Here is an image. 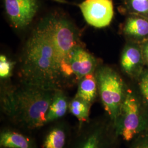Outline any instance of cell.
I'll return each instance as SVG.
<instances>
[{"instance_id": "1", "label": "cell", "mask_w": 148, "mask_h": 148, "mask_svg": "<svg viewBox=\"0 0 148 148\" xmlns=\"http://www.w3.org/2000/svg\"><path fill=\"white\" fill-rule=\"evenodd\" d=\"M56 90L21 81L1 87V112L14 127L24 132L39 130L47 126V114Z\"/></svg>"}, {"instance_id": "2", "label": "cell", "mask_w": 148, "mask_h": 148, "mask_svg": "<svg viewBox=\"0 0 148 148\" xmlns=\"http://www.w3.org/2000/svg\"><path fill=\"white\" fill-rule=\"evenodd\" d=\"M21 81L53 90L65 86L58 56L47 32L39 23L24 48Z\"/></svg>"}, {"instance_id": "3", "label": "cell", "mask_w": 148, "mask_h": 148, "mask_svg": "<svg viewBox=\"0 0 148 148\" xmlns=\"http://www.w3.org/2000/svg\"><path fill=\"white\" fill-rule=\"evenodd\" d=\"M119 139L108 116L99 117L77 123L69 148H118Z\"/></svg>"}, {"instance_id": "4", "label": "cell", "mask_w": 148, "mask_h": 148, "mask_svg": "<svg viewBox=\"0 0 148 148\" xmlns=\"http://www.w3.org/2000/svg\"><path fill=\"white\" fill-rule=\"evenodd\" d=\"M40 24L49 34L57 51L65 88L67 59L74 48L81 46L77 31L70 21L58 12L50 13Z\"/></svg>"}, {"instance_id": "5", "label": "cell", "mask_w": 148, "mask_h": 148, "mask_svg": "<svg viewBox=\"0 0 148 148\" xmlns=\"http://www.w3.org/2000/svg\"><path fill=\"white\" fill-rule=\"evenodd\" d=\"M95 75L104 109L115 128L126 95L123 83L119 75L109 68L99 69Z\"/></svg>"}, {"instance_id": "6", "label": "cell", "mask_w": 148, "mask_h": 148, "mask_svg": "<svg viewBox=\"0 0 148 148\" xmlns=\"http://www.w3.org/2000/svg\"><path fill=\"white\" fill-rule=\"evenodd\" d=\"M115 129L119 138L126 142L148 131V114L131 92L126 93Z\"/></svg>"}, {"instance_id": "7", "label": "cell", "mask_w": 148, "mask_h": 148, "mask_svg": "<svg viewBox=\"0 0 148 148\" xmlns=\"http://www.w3.org/2000/svg\"><path fill=\"white\" fill-rule=\"evenodd\" d=\"M66 63L65 80L67 87L78 84L86 75L94 73L96 66L95 58L81 46L71 51Z\"/></svg>"}, {"instance_id": "8", "label": "cell", "mask_w": 148, "mask_h": 148, "mask_svg": "<svg viewBox=\"0 0 148 148\" xmlns=\"http://www.w3.org/2000/svg\"><path fill=\"white\" fill-rule=\"evenodd\" d=\"M7 17L16 29L28 26L40 8L38 0H2Z\"/></svg>"}, {"instance_id": "9", "label": "cell", "mask_w": 148, "mask_h": 148, "mask_svg": "<svg viewBox=\"0 0 148 148\" xmlns=\"http://www.w3.org/2000/svg\"><path fill=\"white\" fill-rule=\"evenodd\" d=\"M86 22L93 27L108 26L113 18L112 0H84L77 5Z\"/></svg>"}, {"instance_id": "10", "label": "cell", "mask_w": 148, "mask_h": 148, "mask_svg": "<svg viewBox=\"0 0 148 148\" xmlns=\"http://www.w3.org/2000/svg\"><path fill=\"white\" fill-rule=\"evenodd\" d=\"M48 125L42 138L41 148H69L74 131L69 122L63 119Z\"/></svg>"}, {"instance_id": "11", "label": "cell", "mask_w": 148, "mask_h": 148, "mask_svg": "<svg viewBox=\"0 0 148 148\" xmlns=\"http://www.w3.org/2000/svg\"><path fill=\"white\" fill-rule=\"evenodd\" d=\"M16 127L2 128L0 131V148H38L34 138Z\"/></svg>"}, {"instance_id": "12", "label": "cell", "mask_w": 148, "mask_h": 148, "mask_svg": "<svg viewBox=\"0 0 148 148\" xmlns=\"http://www.w3.org/2000/svg\"><path fill=\"white\" fill-rule=\"evenodd\" d=\"M70 101L64 90L56 91L47 114V125L63 119L69 111Z\"/></svg>"}, {"instance_id": "13", "label": "cell", "mask_w": 148, "mask_h": 148, "mask_svg": "<svg viewBox=\"0 0 148 148\" xmlns=\"http://www.w3.org/2000/svg\"><path fill=\"white\" fill-rule=\"evenodd\" d=\"M77 91L75 96L92 105L95 101L98 85L95 74H87L80 79L77 84Z\"/></svg>"}, {"instance_id": "14", "label": "cell", "mask_w": 148, "mask_h": 148, "mask_svg": "<svg viewBox=\"0 0 148 148\" xmlns=\"http://www.w3.org/2000/svg\"><path fill=\"white\" fill-rule=\"evenodd\" d=\"M91 106L87 102L75 96L70 100L69 111L76 118L79 123H83L89 121Z\"/></svg>"}, {"instance_id": "15", "label": "cell", "mask_w": 148, "mask_h": 148, "mask_svg": "<svg viewBox=\"0 0 148 148\" xmlns=\"http://www.w3.org/2000/svg\"><path fill=\"white\" fill-rule=\"evenodd\" d=\"M140 60L141 54L139 49L133 47H128L122 54V68L127 74H131L139 64Z\"/></svg>"}, {"instance_id": "16", "label": "cell", "mask_w": 148, "mask_h": 148, "mask_svg": "<svg viewBox=\"0 0 148 148\" xmlns=\"http://www.w3.org/2000/svg\"><path fill=\"white\" fill-rule=\"evenodd\" d=\"M126 35L144 37L148 35V21L144 19L139 18H129L124 27Z\"/></svg>"}, {"instance_id": "17", "label": "cell", "mask_w": 148, "mask_h": 148, "mask_svg": "<svg viewBox=\"0 0 148 148\" xmlns=\"http://www.w3.org/2000/svg\"><path fill=\"white\" fill-rule=\"evenodd\" d=\"M13 63L4 55L0 56V77L2 85L10 84L8 79L11 76Z\"/></svg>"}, {"instance_id": "18", "label": "cell", "mask_w": 148, "mask_h": 148, "mask_svg": "<svg viewBox=\"0 0 148 148\" xmlns=\"http://www.w3.org/2000/svg\"><path fill=\"white\" fill-rule=\"evenodd\" d=\"M133 9L139 13L148 12V0H131Z\"/></svg>"}, {"instance_id": "19", "label": "cell", "mask_w": 148, "mask_h": 148, "mask_svg": "<svg viewBox=\"0 0 148 148\" xmlns=\"http://www.w3.org/2000/svg\"><path fill=\"white\" fill-rule=\"evenodd\" d=\"M135 139L130 148H148V131Z\"/></svg>"}, {"instance_id": "20", "label": "cell", "mask_w": 148, "mask_h": 148, "mask_svg": "<svg viewBox=\"0 0 148 148\" xmlns=\"http://www.w3.org/2000/svg\"><path fill=\"white\" fill-rule=\"evenodd\" d=\"M139 87L144 97L148 102V71L142 76L139 82Z\"/></svg>"}, {"instance_id": "21", "label": "cell", "mask_w": 148, "mask_h": 148, "mask_svg": "<svg viewBox=\"0 0 148 148\" xmlns=\"http://www.w3.org/2000/svg\"><path fill=\"white\" fill-rule=\"evenodd\" d=\"M144 54L145 58L147 59L148 62V43H147L144 47Z\"/></svg>"}]
</instances>
